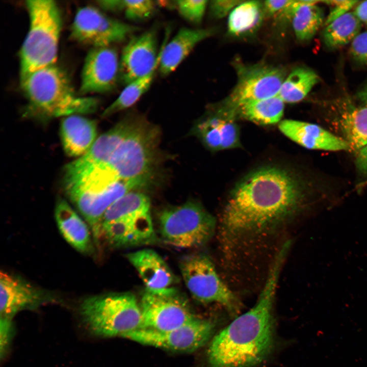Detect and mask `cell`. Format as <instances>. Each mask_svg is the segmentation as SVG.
Listing matches in <instances>:
<instances>
[{
	"label": "cell",
	"mask_w": 367,
	"mask_h": 367,
	"mask_svg": "<svg viewBox=\"0 0 367 367\" xmlns=\"http://www.w3.org/2000/svg\"><path fill=\"white\" fill-rule=\"evenodd\" d=\"M179 268L186 287L197 300L216 303L232 314L240 312L241 301L221 279L207 255L196 253L184 257Z\"/></svg>",
	"instance_id": "obj_8"
},
{
	"label": "cell",
	"mask_w": 367,
	"mask_h": 367,
	"mask_svg": "<svg viewBox=\"0 0 367 367\" xmlns=\"http://www.w3.org/2000/svg\"><path fill=\"white\" fill-rule=\"evenodd\" d=\"M354 13L361 22L367 24V1L359 3L356 7Z\"/></svg>",
	"instance_id": "obj_42"
},
{
	"label": "cell",
	"mask_w": 367,
	"mask_h": 367,
	"mask_svg": "<svg viewBox=\"0 0 367 367\" xmlns=\"http://www.w3.org/2000/svg\"><path fill=\"white\" fill-rule=\"evenodd\" d=\"M99 6L105 10L112 12L123 11L124 3L121 0H106L98 1Z\"/></svg>",
	"instance_id": "obj_41"
},
{
	"label": "cell",
	"mask_w": 367,
	"mask_h": 367,
	"mask_svg": "<svg viewBox=\"0 0 367 367\" xmlns=\"http://www.w3.org/2000/svg\"><path fill=\"white\" fill-rule=\"evenodd\" d=\"M319 1H294L288 10L289 19L296 37L301 41L311 39L324 20V13L316 5Z\"/></svg>",
	"instance_id": "obj_24"
},
{
	"label": "cell",
	"mask_w": 367,
	"mask_h": 367,
	"mask_svg": "<svg viewBox=\"0 0 367 367\" xmlns=\"http://www.w3.org/2000/svg\"><path fill=\"white\" fill-rule=\"evenodd\" d=\"M340 122L350 150L358 151L367 144V107L345 112Z\"/></svg>",
	"instance_id": "obj_29"
},
{
	"label": "cell",
	"mask_w": 367,
	"mask_h": 367,
	"mask_svg": "<svg viewBox=\"0 0 367 367\" xmlns=\"http://www.w3.org/2000/svg\"><path fill=\"white\" fill-rule=\"evenodd\" d=\"M55 214L58 228L65 239L77 250L86 251L90 246V237L85 222L64 200L58 201Z\"/></svg>",
	"instance_id": "obj_22"
},
{
	"label": "cell",
	"mask_w": 367,
	"mask_h": 367,
	"mask_svg": "<svg viewBox=\"0 0 367 367\" xmlns=\"http://www.w3.org/2000/svg\"><path fill=\"white\" fill-rule=\"evenodd\" d=\"M222 114L216 111L194 126V134L212 151L222 150Z\"/></svg>",
	"instance_id": "obj_31"
},
{
	"label": "cell",
	"mask_w": 367,
	"mask_h": 367,
	"mask_svg": "<svg viewBox=\"0 0 367 367\" xmlns=\"http://www.w3.org/2000/svg\"><path fill=\"white\" fill-rule=\"evenodd\" d=\"M284 102L278 95L245 104L234 112V116L262 125L279 122L284 112Z\"/></svg>",
	"instance_id": "obj_26"
},
{
	"label": "cell",
	"mask_w": 367,
	"mask_h": 367,
	"mask_svg": "<svg viewBox=\"0 0 367 367\" xmlns=\"http://www.w3.org/2000/svg\"><path fill=\"white\" fill-rule=\"evenodd\" d=\"M30 24L19 51L20 77L56 64L62 20L54 1L29 0Z\"/></svg>",
	"instance_id": "obj_4"
},
{
	"label": "cell",
	"mask_w": 367,
	"mask_h": 367,
	"mask_svg": "<svg viewBox=\"0 0 367 367\" xmlns=\"http://www.w3.org/2000/svg\"><path fill=\"white\" fill-rule=\"evenodd\" d=\"M139 28L110 17L95 7L79 8L70 29L74 41L93 47L110 46L122 42Z\"/></svg>",
	"instance_id": "obj_10"
},
{
	"label": "cell",
	"mask_w": 367,
	"mask_h": 367,
	"mask_svg": "<svg viewBox=\"0 0 367 367\" xmlns=\"http://www.w3.org/2000/svg\"><path fill=\"white\" fill-rule=\"evenodd\" d=\"M126 17L133 21L148 19L155 12L156 4L153 1H123Z\"/></svg>",
	"instance_id": "obj_33"
},
{
	"label": "cell",
	"mask_w": 367,
	"mask_h": 367,
	"mask_svg": "<svg viewBox=\"0 0 367 367\" xmlns=\"http://www.w3.org/2000/svg\"><path fill=\"white\" fill-rule=\"evenodd\" d=\"M127 258L142 279L146 292L159 295L176 294L175 276L156 252L143 249L128 254Z\"/></svg>",
	"instance_id": "obj_15"
},
{
	"label": "cell",
	"mask_w": 367,
	"mask_h": 367,
	"mask_svg": "<svg viewBox=\"0 0 367 367\" xmlns=\"http://www.w3.org/2000/svg\"><path fill=\"white\" fill-rule=\"evenodd\" d=\"M355 164L359 172L367 176V144L358 150Z\"/></svg>",
	"instance_id": "obj_40"
},
{
	"label": "cell",
	"mask_w": 367,
	"mask_h": 367,
	"mask_svg": "<svg viewBox=\"0 0 367 367\" xmlns=\"http://www.w3.org/2000/svg\"><path fill=\"white\" fill-rule=\"evenodd\" d=\"M294 1L292 0L265 1L263 4L265 14L268 16L277 14V13L280 14Z\"/></svg>",
	"instance_id": "obj_39"
},
{
	"label": "cell",
	"mask_w": 367,
	"mask_h": 367,
	"mask_svg": "<svg viewBox=\"0 0 367 367\" xmlns=\"http://www.w3.org/2000/svg\"><path fill=\"white\" fill-rule=\"evenodd\" d=\"M322 2L325 3L331 6L330 11L326 20L325 24H328L332 21L336 19L341 16L349 12V11L353 7L356 3L357 1H324Z\"/></svg>",
	"instance_id": "obj_36"
},
{
	"label": "cell",
	"mask_w": 367,
	"mask_h": 367,
	"mask_svg": "<svg viewBox=\"0 0 367 367\" xmlns=\"http://www.w3.org/2000/svg\"><path fill=\"white\" fill-rule=\"evenodd\" d=\"M361 27L354 12H349L327 25L322 33L323 41L329 48H339L352 42Z\"/></svg>",
	"instance_id": "obj_27"
},
{
	"label": "cell",
	"mask_w": 367,
	"mask_h": 367,
	"mask_svg": "<svg viewBox=\"0 0 367 367\" xmlns=\"http://www.w3.org/2000/svg\"><path fill=\"white\" fill-rule=\"evenodd\" d=\"M154 74L153 72L127 84L118 97L104 110L102 116H110L134 104L149 89Z\"/></svg>",
	"instance_id": "obj_30"
},
{
	"label": "cell",
	"mask_w": 367,
	"mask_h": 367,
	"mask_svg": "<svg viewBox=\"0 0 367 367\" xmlns=\"http://www.w3.org/2000/svg\"><path fill=\"white\" fill-rule=\"evenodd\" d=\"M160 130L136 116L130 131L104 167L117 182L141 177L152 178L158 159Z\"/></svg>",
	"instance_id": "obj_5"
},
{
	"label": "cell",
	"mask_w": 367,
	"mask_h": 367,
	"mask_svg": "<svg viewBox=\"0 0 367 367\" xmlns=\"http://www.w3.org/2000/svg\"><path fill=\"white\" fill-rule=\"evenodd\" d=\"M318 81L319 77L313 70L298 67L285 78L277 95L284 102H299L308 94Z\"/></svg>",
	"instance_id": "obj_28"
},
{
	"label": "cell",
	"mask_w": 367,
	"mask_h": 367,
	"mask_svg": "<svg viewBox=\"0 0 367 367\" xmlns=\"http://www.w3.org/2000/svg\"><path fill=\"white\" fill-rule=\"evenodd\" d=\"M217 111L223 115L222 150L240 147V131L235 121L236 118L223 112Z\"/></svg>",
	"instance_id": "obj_34"
},
{
	"label": "cell",
	"mask_w": 367,
	"mask_h": 367,
	"mask_svg": "<svg viewBox=\"0 0 367 367\" xmlns=\"http://www.w3.org/2000/svg\"><path fill=\"white\" fill-rule=\"evenodd\" d=\"M303 184L290 171L275 166L258 168L232 189L219 224L225 261L236 262L262 249L304 208Z\"/></svg>",
	"instance_id": "obj_1"
},
{
	"label": "cell",
	"mask_w": 367,
	"mask_h": 367,
	"mask_svg": "<svg viewBox=\"0 0 367 367\" xmlns=\"http://www.w3.org/2000/svg\"><path fill=\"white\" fill-rule=\"evenodd\" d=\"M159 222L164 241L181 248L203 246L211 240L216 228L215 218L194 200L164 208L159 213Z\"/></svg>",
	"instance_id": "obj_7"
},
{
	"label": "cell",
	"mask_w": 367,
	"mask_h": 367,
	"mask_svg": "<svg viewBox=\"0 0 367 367\" xmlns=\"http://www.w3.org/2000/svg\"><path fill=\"white\" fill-rule=\"evenodd\" d=\"M60 133L63 149L70 157L85 154L97 139L96 122L80 115L64 117Z\"/></svg>",
	"instance_id": "obj_20"
},
{
	"label": "cell",
	"mask_w": 367,
	"mask_h": 367,
	"mask_svg": "<svg viewBox=\"0 0 367 367\" xmlns=\"http://www.w3.org/2000/svg\"><path fill=\"white\" fill-rule=\"evenodd\" d=\"M12 319L1 318L0 320V355L4 358L8 351L14 334Z\"/></svg>",
	"instance_id": "obj_37"
},
{
	"label": "cell",
	"mask_w": 367,
	"mask_h": 367,
	"mask_svg": "<svg viewBox=\"0 0 367 367\" xmlns=\"http://www.w3.org/2000/svg\"><path fill=\"white\" fill-rule=\"evenodd\" d=\"M215 328L208 319L196 317L181 326L167 331L139 328L123 337L142 345L181 352H193L211 338Z\"/></svg>",
	"instance_id": "obj_11"
},
{
	"label": "cell",
	"mask_w": 367,
	"mask_h": 367,
	"mask_svg": "<svg viewBox=\"0 0 367 367\" xmlns=\"http://www.w3.org/2000/svg\"><path fill=\"white\" fill-rule=\"evenodd\" d=\"M0 291L1 318L12 319L19 311L33 310L49 302L40 290L5 272H1Z\"/></svg>",
	"instance_id": "obj_17"
},
{
	"label": "cell",
	"mask_w": 367,
	"mask_h": 367,
	"mask_svg": "<svg viewBox=\"0 0 367 367\" xmlns=\"http://www.w3.org/2000/svg\"><path fill=\"white\" fill-rule=\"evenodd\" d=\"M287 254L284 250L275 254L256 304L213 337L207 350L211 367H255L271 354L275 343L274 304Z\"/></svg>",
	"instance_id": "obj_2"
},
{
	"label": "cell",
	"mask_w": 367,
	"mask_h": 367,
	"mask_svg": "<svg viewBox=\"0 0 367 367\" xmlns=\"http://www.w3.org/2000/svg\"><path fill=\"white\" fill-rule=\"evenodd\" d=\"M20 86L28 117L48 119L89 114L98 106L96 98L77 94L67 74L56 64L20 77Z\"/></svg>",
	"instance_id": "obj_3"
},
{
	"label": "cell",
	"mask_w": 367,
	"mask_h": 367,
	"mask_svg": "<svg viewBox=\"0 0 367 367\" xmlns=\"http://www.w3.org/2000/svg\"><path fill=\"white\" fill-rule=\"evenodd\" d=\"M236 69L237 84L228 97L218 108L234 117V112L241 106L277 95L286 74L281 67L263 64H239L236 66Z\"/></svg>",
	"instance_id": "obj_9"
},
{
	"label": "cell",
	"mask_w": 367,
	"mask_h": 367,
	"mask_svg": "<svg viewBox=\"0 0 367 367\" xmlns=\"http://www.w3.org/2000/svg\"><path fill=\"white\" fill-rule=\"evenodd\" d=\"M279 128L289 139L308 149L333 151L350 150L346 140L315 124L286 119L280 121Z\"/></svg>",
	"instance_id": "obj_18"
},
{
	"label": "cell",
	"mask_w": 367,
	"mask_h": 367,
	"mask_svg": "<svg viewBox=\"0 0 367 367\" xmlns=\"http://www.w3.org/2000/svg\"><path fill=\"white\" fill-rule=\"evenodd\" d=\"M108 241L116 246L139 245L151 241L154 237L152 219L135 221L117 220L101 226Z\"/></svg>",
	"instance_id": "obj_21"
},
{
	"label": "cell",
	"mask_w": 367,
	"mask_h": 367,
	"mask_svg": "<svg viewBox=\"0 0 367 367\" xmlns=\"http://www.w3.org/2000/svg\"><path fill=\"white\" fill-rule=\"evenodd\" d=\"M177 294L159 295L145 292L141 298L142 325L146 328L167 331L177 328L196 317Z\"/></svg>",
	"instance_id": "obj_12"
},
{
	"label": "cell",
	"mask_w": 367,
	"mask_h": 367,
	"mask_svg": "<svg viewBox=\"0 0 367 367\" xmlns=\"http://www.w3.org/2000/svg\"><path fill=\"white\" fill-rule=\"evenodd\" d=\"M265 16L264 5L260 1L244 2L230 12L228 32L237 37L251 34L259 28Z\"/></svg>",
	"instance_id": "obj_25"
},
{
	"label": "cell",
	"mask_w": 367,
	"mask_h": 367,
	"mask_svg": "<svg viewBox=\"0 0 367 367\" xmlns=\"http://www.w3.org/2000/svg\"><path fill=\"white\" fill-rule=\"evenodd\" d=\"M208 1L205 0H180L175 2L179 14L186 20L199 24L202 20Z\"/></svg>",
	"instance_id": "obj_32"
},
{
	"label": "cell",
	"mask_w": 367,
	"mask_h": 367,
	"mask_svg": "<svg viewBox=\"0 0 367 367\" xmlns=\"http://www.w3.org/2000/svg\"><path fill=\"white\" fill-rule=\"evenodd\" d=\"M80 311L87 329L98 336L123 337L142 325L140 304L130 293L89 297L83 301Z\"/></svg>",
	"instance_id": "obj_6"
},
{
	"label": "cell",
	"mask_w": 367,
	"mask_h": 367,
	"mask_svg": "<svg viewBox=\"0 0 367 367\" xmlns=\"http://www.w3.org/2000/svg\"><path fill=\"white\" fill-rule=\"evenodd\" d=\"M244 2V1L238 0L212 1L209 4L210 12L215 18H221L226 16L231 10H232V9Z\"/></svg>",
	"instance_id": "obj_38"
},
{
	"label": "cell",
	"mask_w": 367,
	"mask_h": 367,
	"mask_svg": "<svg viewBox=\"0 0 367 367\" xmlns=\"http://www.w3.org/2000/svg\"><path fill=\"white\" fill-rule=\"evenodd\" d=\"M135 117V115L127 116L109 130L99 136L85 154L66 166L64 175L76 174L98 166L107 164L130 131Z\"/></svg>",
	"instance_id": "obj_16"
},
{
	"label": "cell",
	"mask_w": 367,
	"mask_h": 367,
	"mask_svg": "<svg viewBox=\"0 0 367 367\" xmlns=\"http://www.w3.org/2000/svg\"><path fill=\"white\" fill-rule=\"evenodd\" d=\"M357 97L360 101L367 103V82L357 92Z\"/></svg>",
	"instance_id": "obj_43"
},
{
	"label": "cell",
	"mask_w": 367,
	"mask_h": 367,
	"mask_svg": "<svg viewBox=\"0 0 367 367\" xmlns=\"http://www.w3.org/2000/svg\"><path fill=\"white\" fill-rule=\"evenodd\" d=\"M149 198L136 190L125 194L115 201L106 211L101 222L103 224L119 219L135 221L151 220Z\"/></svg>",
	"instance_id": "obj_23"
},
{
	"label": "cell",
	"mask_w": 367,
	"mask_h": 367,
	"mask_svg": "<svg viewBox=\"0 0 367 367\" xmlns=\"http://www.w3.org/2000/svg\"><path fill=\"white\" fill-rule=\"evenodd\" d=\"M156 33L149 30L132 37L123 48L120 59V73L126 85L155 72L160 54Z\"/></svg>",
	"instance_id": "obj_14"
},
{
	"label": "cell",
	"mask_w": 367,
	"mask_h": 367,
	"mask_svg": "<svg viewBox=\"0 0 367 367\" xmlns=\"http://www.w3.org/2000/svg\"><path fill=\"white\" fill-rule=\"evenodd\" d=\"M212 29H180L160 51L159 71L162 76L172 72L201 41L211 36Z\"/></svg>",
	"instance_id": "obj_19"
},
{
	"label": "cell",
	"mask_w": 367,
	"mask_h": 367,
	"mask_svg": "<svg viewBox=\"0 0 367 367\" xmlns=\"http://www.w3.org/2000/svg\"><path fill=\"white\" fill-rule=\"evenodd\" d=\"M350 54L353 60L361 65L367 64V31L359 33L352 41Z\"/></svg>",
	"instance_id": "obj_35"
},
{
	"label": "cell",
	"mask_w": 367,
	"mask_h": 367,
	"mask_svg": "<svg viewBox=\"0 0 367 367\" xmlns=\"http://www.w3.org/2000/svg\"><path fill=\"white\" fill-rule=\"evenodd\" d=\"M120 73V59L111 46L93 47L88 53L83 64L79 93H105L116 85Z\"/></svg>",
	"instance_id": "obj_13"
}]
</instances>
